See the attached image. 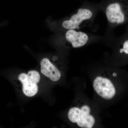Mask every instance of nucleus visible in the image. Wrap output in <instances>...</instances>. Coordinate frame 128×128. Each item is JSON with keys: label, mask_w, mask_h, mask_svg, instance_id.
Returning <instances> with one entry per match:
<instances>
[{"label": "nucleus", "mask_w": 128, "mask_h": 128, "mask_svg": "<svg viewBox=\"0 0 128 128\" xmlns=\"http://www.w3.org/2000/svg\"><path fill=\"white\" fill-rule=\"evenodd\" d=\"M106 15L109 23L115 26L128 22V2L127 0H113L108 5Z\"/></svg>", "instance_id": "obj_1"}, {"label": "nucleus", "mask_w": 128, "mask_h": 128, "mask_svg": "<svg viewBox=\"0 0 128 128\" xmlns=\"http://www.w3.org/2000/svg\"><path fill=\"white\" fill-rule=\"evenodd\" d=\"M68 116L70 122L80 128H92L96 123L91 108L87 104H82L71 108L68 112Z\"/></svg>", "instance_id": "obj_2"}, {"label": "nucleus", "mask_w": 128, "mask_h": 128, "mask_svg": "<svg viewBox=\"0 0 128 128\" xmlns=\"http://www.w3.org/2000/svg\"><path fill=\"white\" fill-rule=\"evenodd\" d=\"M92 12L86 8H80L69 20L64 21L62 26L67 29H80L89 24L93 17Z\"/></svg>", "instance_id": "obj_3"}, {"label": "nucleus", "mask_w": 128, "mask_h": 128, "mask_svg": "<svg viewBox=\"0 0 128 128\" xmlns=\"http://www.w3.org/2000/svg\"><path fill=\"white\" fill-rule=\"evenodd\" d=\"M97 94L105 100H111L116 94V89L113 83L108 78L102 76L96 77L92 83Z\"/></svg>", "instance_id": "obj_4"}, {"label": "nucleus", "mask_w": 128, "mask_h": 128, "mask_svg": "<svg viewBox=\"0 0 128 128\" xmlns=\"http://www.w3.org/2000/svg\"><path fill=\"white\" fill-rule=\"evenodd\" d=\"M65 36L66 40L74 48L84 46L89 40L88 35L86 33L78 32L74 29H69L66 33Z\"/></svg>", "instance_id": "obj_5"}, {"label": "nucleus", "mask_w": 128, "mask_h": 128, "mask_svg": "<svg viewBox=\"0 0 128 128\" xmlns=\"http://www.w3.org/2000/svg\"><path fill=\"white\" fill-rule=\"evenodd\" d=\"M41 72L54 82L58 81L61 76L60 71L47 58H44L40 62Z\"/></svg>", "instance_id": "obj_6"}, {"label": "nucleus", "mask_w": 128, "mask_h": 128, "mask_svg": "<svg viewBox=\"0 0 128 128\" xmlns=\"http://www.w3.org/2000/svg\"><path fill=\"white\" fill-rule=\"evenodd\" d=\"M18 79L22 83V91L25 96L30 97L37 94L38 86L37 84L33 83L28 80L27 74L21 73L18 76Z\"/></svg>", "instance_id": "obj_7"}, {"label": "nucleus", "mask_w": 128, "mask_h": 128, "mask_svg": "<svg viewBox=\"0 0 128 128\" xmlns=\"http://www.w3.org/2000/svg\"><path fill=\"white\" fill-rule=\"evenodd\" d=\"M27 74L28 80L33 83L37 84L40 81V75L36 70H30L28 72Z\"/></svg>", "instance_id": "obj_8"}]
</instances>
